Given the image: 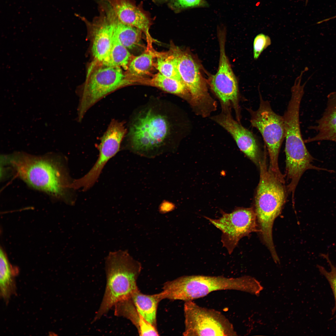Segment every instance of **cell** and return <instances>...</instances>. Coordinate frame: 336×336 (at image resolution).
Instances as JSON below:
<instances>
[{"mask_svg":"<svg viewBox=\"0 0 336 336\" xmlns=\"http://www.w3.org/2000/svg\"><path fill=\"white\" fill-rule=\"evenodd\" d=\"M2 160L29 185L53 197L63 198L71 188L72 183L57 159L20 154L6 157Z\"/></svg>","mask_w":336,"mask_h":336,"instance_id":"6da1fadb","label":"cell"},{"mask_svg":"<svg viewBox=\"0 0 336 336\" xmlns=\"http://www.w3.org/2000/svg\"><path fill=\"white\" fill-rule=\"evenodd\" d=\"M261 285L249 276L236 278L222 276L191 275L181 276L166 282L161 292L163 299L185 301L204 297L212 292L233 290L256 295Z\"/></svg>","mask_w":336,"mask_h":336,"instance_id":"7a4b0ae2","label":"cell"},{"mask_svg":"<svg viewBox=\"0 0 336 336\" xmlns=\"http://www.w3.org/2000/svg\"><path fill=\"white\" fill-rule=\"evenodd\" d=\"M105 289L93 322L99 319L118 303L131 298L138 289L137 280L142 265L127 250L110 252L105 259Z\"/></svg>","mask_w":336,"mask_h":336,"instance_id":"3957f363","label":"cell"},{"mask_svg":"<svg viewBox=\"0 0 336 336\" xmlns=\"http://www.w3.org/2000/svg\"><path fill=\"white\" fill-rule=\"evenodd\" d=\"M264 153L259 162L260 180L255 196L254 209L262 239L270 253H274L276 250L272 227L285 202L286 192L284 184L268 169Z\"/></svg>","mask_w":336,"mask_h":336,"instance_id":"277c9868","label":"cell"},{"mask_svg":"<svg viewBox=\"0 0 336 336\" xmlns=\"http://www.w3.org/2000/svg\"><path fill=\"white\" fill-rule=\"evenodd\" d=\"M171 128L166 115L152 109L142 111L130 126L128 134L130 148L139 154L155 156L165 144Z\"/></svg>","mask_w":336,"mask_h":336,"instance_id":"5b68a950","label":"cell"},{"mask_svg":"<svg viewBox=\"0 0 336 336\" xmlns=\"http://www.w3.org/2000/svg\"><path fill=\"white\" fill-rule=\"evenodd\" d=\"M259 97V106L256 110L247 109L250 115V122L261 133L267 146L270 159L269 169L278 180L284 184V177L279 170L278 163L280 147L285 138L283 117L273 110L269 103L263 100L260 93Z\"/></svg>","mask_w":336,"mask_h":336,"instance_id":"8992f818","label":"cell"},{"mask_svg":"<svg viewBox=\"0 0 336 336\" xmlns=\"http://www.w3.org/2000/svg\"><path fill=\"white\" fill-rule=\"evenodd\" d=\"M99 66L90 70L88 79L79 95L77 120L81 122L86 113L94 105L110 93L130 84L120 67Z\"/></svg>","mask_w":336,"mask_h":336,"instance_id":"52a82bcc","label":"cell"},{"mask_svg":"<svg viewBox=\"0 0 336 336\" xmlns=\"http://www.w3.org/2000/svg\"><path fill=\"white\" fill-rule=\"evenodd\" d=\"M171 52L176 58L179 73L189 92L194 112L203 117L209 116L217 110V104L208 92L198 65L189 54L177 47L172 49Z\"/></svg>","mask_w":336,"mask_h":336,"instance_id":"ba28073f","label":"cell"},{"mask_svg":"<svg viewBox=\"0 0 336 336\" xmlns=\"http://www.w3.org/2000/svg\"><path fill=\"white\" fill-rule=\"evenodd\" d=\"M184 336H237L233 324L220 312L185 301Z\"/></svg>","mask_w":336,"mask_h":336,"instance_id":"9c48e42d","label":"cell"},{"mask_svg":"<svg viewBox=\"0 0 336 336\" xmlns=\"http://www.w3.org/2000/svg\"><path fill=\"white\" fill-rule=\"evenodd\" d=\"M221 213L217 219L204 217L222 231L223 246L231 254L241 239L259 231L256 215L253 207H237L231 213Z\"/></svg>","mask_w":336,"mask_h":336,"instance_id":"30bf717a","label":"cell"},{"mask_svg":"<svg viewBox=\"0 0 336 336\" xmlns=\"http://www.w3.org/2000/svg\"><path fill=\"white\" fill-rule=\"evenodd\" d=\"M220 35L219 67L217 73L211 77L209 85L220 103L221 109H233L236 119L240 122L241 115L238 84L226 55L224 35Z\"/></svg>","mask_w":336,"mask_h":336,"instance_id":"8fae6325","label":"cell"},{"mask_svg":"<svg viewBox=\"0 0 336 336\" xmlns=\"http://www.w3.org/2000/svg\"><path fill=\"white\" fill-rule=\"evenodd\" d=\"M126 133L123 122L115 119L111 120L101 138L97 161L86 175L76 180V185L78 188L85 190L93 185L107 162L119 151Z\"/></svg>","mask_w":336,"mask_h":336,"instance_id":"7c38bea8","label":"cell"},{"mask_svg":"<svg viewBox=\"0 0 336 336\" xmlns=\"http://www.w3.org/2000/svg\"><path fill=\"white\" fill-rule=\"evenodd\" d=\"M211 120L227 131L234 139L240 150L257 166L262 154L256 138L244 127L232 114V110H221L219 114L211 117Z\"/></svg>","mask_w":336,"mask_h":336,"instance_id":"4fadbf2b","label":"cell"},{"mask_svg":"<svg viewBox=\"0 0 336 336\" xmlns=\"http://www.w3.org/2000/svg\"><path fill=\"white\" fill-rule=\"evenodd\" d=\"M89 28L93 36V55L97 63L103 64L107 60L112 46L113 27L103 8L100 6L99 15L92 21L77 15Z\"/></svg>","mask_w":336,"mask_h":336,"instance_id":"5bb4252c","label":"cell"},{"mask_svg":"<svg viewBox=\"0 0 336 336\" xmlns=\"http://www.w3.org/2000/svg\"><path fill=\"white\" fill-rule=\"evenodd\" d=\"M122 23L136 27L145 33L149 48L153 40L149 32L151 20L149 15L134 0H104Z\"/></svg>","mask_w":336,"mask_h":336,"instance_id":"9a60e30c","label":"cell"},{"mask_svg":"<svg viewBox=\"0 0 336 336\" xmlns=\"http://www.w3.org/2000/svg\"><path fill=\"white\" fill-rule=\"evenodd\" d=\"M326 106L321 117L311 129L316 131L313 137L306 140L309 142L329 141L336 142V91L327 96Z\"/></svg>","mask_w":336,"mask_h":336,"instance_id":"2e32d148","label":"cell"},{"mask_svg":"<svg viewBox=\"0 0 336 336\" xmlns=\"http://www.w3.org/2000/svg\"><path fill=\"white\" fill-rule=\"evenodd\" d=\"M103 7L113 26V35L127 49H132L135 47L141 39L142 31L120 21L108 5L106 4Z\"/></svg>","mask_w":336,"mask_h":336,"instance_id":"e0dca14e","label":"cell"},{"mask_svg":"<svg viewBox=\"0 0 336 336\" xmlns=\"http://www.w3.org/2000/svg\"><path fill=\"white\" fill-rule=\"evenodd\" d=\"M114 315L129 320L141 336H158L157 329L145 320L137 310L131 298L119 302L114 306Z\"/></svg>","mask_w":336,"mask_h":336,"instance_id":"ac0fdd59","label":"cell"},{"mask_svg":"<svg viewBox=\"0 0 336 336\" xmlns=\"http://www.w3.org/2000/svg\"><path fill=\"white\" fill-rule=\"evenodd\" d=\"M131 299L141 316L157 329V306L159 302L163 299L161 293L146 295L141 293L138 289L133 294Z\"/></svg>","mask_w":336,"mask_h":336,"instance_id":"d6986e66","label":"cell"},{"mask_svg":"<svg viewBox=\"0 0 336 336\" xmlns=\"http://www.w3.org/2000/svg\"><path fill=\"white\" fill-rule=\"evenodd\" d=\"M144 83L161 89L165 91L181 96L190 104L191 98L189 92L182 82L166 77L160 72L151 79L142 82Z\"/></svg>","mask_w":336,"mask_h":336,"instance_id":"ffe728a7","label":"cell"},{"mask_svg":"<svg viewBox=\"0 0 336 336\" xmlns=\"http://www.w3.org/2000/svg\"><path fill=\"white\" fill-rule=\"evenodd\" d=\"M0 294L7 301L15 292V286L13 273L5 254L1 249L0 253Z\"/></svg>","mask_w":336,"mask_h":336,"instance_id":"44dd1931","label":"cell"},{"mask_svg":"<svg viewBox=\"0 0 336 336\" xmlns=\"http://www.w3.org/2000/svg\"><path fill=\"white\" fill-rule=\"evenodd\" d=\"M154 55L149 50L134 58L128 64L127 73L125 75L127 80L129 82V77L136 78L148 73L152 68Z\"/></svg>","mask_w":336,"mask_h":336,"instance_id":"7402d4cb","label":"cell"},{"mask_svg":"<svg viewBox=\"0 0 336 336\" xmlns=\"http://www.w3.org/2000/svg\"><path fill=\"white\" fill-rule=\"evenodd\" d=\"M131 56L127 49L113 35L111 47L108 59L103 65L122 67L127 70Z\"/></svg>","mask_w":336,"mask_h":336,"instance_id":"603a6c76","label":"cell"},{"mask_svg":"<svg viewBox=\"0 0 336 336\" xmlns=\"http://www.w3.org/2000/svg\"><path fill=\"white\" fill-rule=\"evenodd\" d=\"M171 52L170 55L159 56L157 60V69L164 76L183 82L177 68L176 58Z\"/></svg>","mask_w":336,"mask_h":336,"instance_id":"cb8c5ba5","label":"cell"},{"mask_svg":"<svg viewBox=\"0 0 336 336\" xmlns=\"http://www.w3.org/2000/svg\"><path fill=\"white\" fill-rule=\"evenodd\" d=\"M320 256L325 259L329 264L331 268L330 272L327 271L325 268L318 264L316 267L320 273L324 275L328 281L331 288L335 300V305L332 310V314L336 312V266L334 265L329 259L328 253L320 254ZM336 317V314L335 315Z\"/></svg>","mask_w":336,"mask_h":336,"instance_id":"d4e9b609","label":"cell"},{"mask_svg":"<svg viewBox=\"0 0 336 336\" xmlns=\"http://www.w3.org/2000/svg\"><path fill=\"white\" fill-rule=\"evenodd\" d=\"M271 44V39L268 35L262 33L256 35L253 44L254 59H257L263 51Z\"/></svg>","mask_w":336,"mask_h":336,"instance_id":"484cf974","label":"cell"},{"mask_svg":"<svg viewBox=\"0 0 336 336\" xmlns=\"http://www.w3.org/2000/svg\"><path fill=\"white\" fill-rule=\"evenodd\" d=\"M168 5L172 10L177 12L187 8L204 5V0H171Z\"/></svg>","mask_w":336,"mask_h":336,"instance_id":"4316f807","label":"cell"},{"mask_svg":"<svg viewBox=\"0 0 336 336\" xmlns=\"http://www.w3.org/2000/svg\"><path fill=\"white\" fill-rule=\"evenodd\" d=\"M175 205L170 201L164 200L159 206V212L162 213H165L171 212L174 210Z\"/></svg>","mask_w":336,"mask_h":336,"instance_id":"83f0119b","label":"cell"},{"mask_svg":"<svg viewBox=\"0 0 336 336\" xmlns=\"http://www.w3.org/2000/svg\"><path fill=\"white\" fill-rule=\"evenodd\" d=\"M154 2L158 4H162L166 2H169L171 0H153Z\"/></svg>","mask_w":336,"mask_h":336,"instance_id":"f1b7e54d","label":"cell"},{"mask_svg":"<svg viewBox=\"0 0 336 336\" xmlns=\"http://www.w3.org/2000/svg\"><path fill=\"white\" fill-rule=\"evenodd\" d=\"M298 1H302V0H298ZM308 0H306V5L308 2Z\"/></svg>","mask_w":336,"mask_h":336,"instance_id":"f546056e","label":"cell"}]
</instances>
